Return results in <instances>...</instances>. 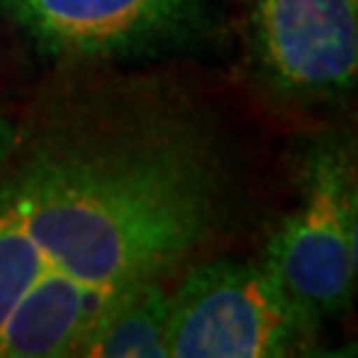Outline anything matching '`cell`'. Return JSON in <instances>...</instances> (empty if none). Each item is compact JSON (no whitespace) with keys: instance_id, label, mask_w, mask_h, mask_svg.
I'll return each instance as SVG.
<instances>
[{"instance_id":"6da1fadb","label":"cell","mask_w":358,"mask_h":358,"mask_svg":"<svg viewBox=\"0 0 358 358\" xmlns=\"http://www.w3.org/2000/svg\"><path fill=\"white\" fill-rule=\"evenodd\" d=\"M3 189L51 268L109 292L162 276L215 220V173L180 133L45 143Z\"/></svg>"},{"instance_id":"7a4b0ae2","label":"cell","mask_w":358,"mask_h":358,"mask_svg":"<svg viewBox=\"0 0 358 358\" xmlns=\"http://www.w3.org/2000/svg\"><path fill=\"white\" fill-rule=\"evenodd\" d=\"M316 327L266 260H213L170 292L167 358L289 356L310 345Z\"/></svg>"},{"instance_id":"3957f363","label":"cell","mask_w":358,"mask_h":358,"mask_svg":"<svg viewBox=\"0 0 358 358\" xmlns=\"http://www.w3.org/2000/svg\"><path fill=\"white\" fill-rule=\"evenodd\" d=\"M356 176L345 149L321 146L306 167L300 205L284 217L266 263L316 319L350 306L356 287Z\"/></svg>"},{"instance_id":"277c9868","label":"cell","mask_w":358,"mask_h":358,"mask_svg":"<svg viewBox=\"0 0 358 358\" xmlns=\"http://www.w3.org/2000/svg\"><path fill=\"white\" fill-rule=\"evenodd\" d=\"M252 48L273 88L329 101L358 72V0H250Z\"/></svg>"},{"instance_id":"5b68a950","label":"cell","mask_w":358,"mask_h":358,"mask_svg":"<svg viewBox=\"0 0 358 358\" xmlns=\"http://www.w3.org/2000/svg\"><path fill=\"white\" fill-rule=\"evenodd\" d=\"M45 51L101 59L176 38L199 0H0Z\"/></svg>"},{"instance_id":"8992f818","label":"cell","mask_w":358,"mask_h":358,"mask_svg":"<svg viewBox=\"0 0 358 358\" xmlns=\"http://www.w3.org/2000/svg\"><path fill=\"white\" fill-rule=\"evenodd\" d=\"M115 294L48 266L6 321L0 332V358L75 356L77 345Z\"/></svg>"},{"instance_id":"52a82bcc","label":"cell","mask_w":358,"mask_h":358,"mask_svg":"<svg viewBox=\"0 0 358 358\" xmlns=\"http://www.w3.org/2000/svg\"><path fill=\"white\" fill-rule=\"evenodd\" d=\"M162 276L120 289L77 345L85 358H167L170 289Z\"/></svg>"},{"instance_id":"ba28073f","label":"cell","mask_w":358,"mask_h":358,"mask_svg":"<svg viewBox=\"0 0 358 358\" xmlns=\"http://www.w3.org/2000/svg\"><path fill=\"white\" fill-rule=\"evenodd\" d=\"M48 268L38 242L29 236L11 196L0 186V332L13 308Z\"/></svg>"},{"instance_id":"9c48e42d","label":"cell","mask_w":358,"mask_h":358,"mask_svg":"<svg viewBox=\"0 0 358 358\" xmlns=\"http://www.w3.org/2000/svg\"><path fill=\"white\" fill-rule=\"evenodd\" d=\"M19 128H16V122L8 120V117L0 112V170L3 165L8 162V157L16 152V146H19Z\"/></svg>"}]
</instances>
